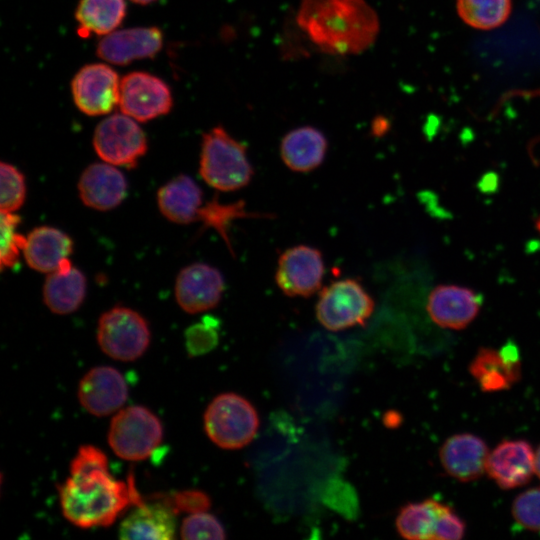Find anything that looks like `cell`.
Wrapping results in <instances>:
<instances>
[{
    "label": "cell",
    "instance_id": "obj_1",
    "mask_svg": "<svg viewBox=\"0 0 540 540\" xmlns=\"http://www.w3.org/2000/svg\"><path fill=\"white\" fill-rule=\"evenodd\" d=\"M64 517L80 528L107 527L130 505L142 503L133 476L127 482L109 473L105 453L81 446L72 459L70 477L58 487Z\"/></svg>",
    "mask_w": 540,
    "mask_h": 540
},
{
    "label": "cell",
    "instance_id": "obj_2",
    "mask_svg": "<svg viewBox=\"0 0 540 540\" xmlns=\"http://www.w3.org/2000/svg\"><path fill=\"white\" fill-rule=\"evenodd\" d=\"M297 23L321 50L354 55L368 49L379 33V20L365 0H302Z\"/></svg>",
    "mask_w": 540,
    "mask_h": 540
},
{
    "label": "cell",
    "instance_id": "obj_3",
    "mask_svg": "<svg viewBox=\"0 0 540 540\" xmlns=\"http://www.w3.org/2000/svg\"><path fill=\"white\" fill-rule=\"evenodd\" d=\"M199 173L209 186L229 192L247 186L254 169L246 145L217 126L202 137Z\"/></svg>",
    "mask_w": 540,
    "mask_h": 540
},
{
    "label": "cell",
    "instance_id": "obj_4",
    "mask_svg": "<svg viewBox=\"0 0 540 540\" xmlns=\"http://www.w3.org/2000/svg\"><path fill=\"white\" fill-rule=\"evenodd\" d=\"M204 430L209 439L227 450L249 444L259 427L255 407L243 396L228 392L216 396L207 406Z\"/></svg>",
    "mask_w": 540,
    "mask_h": 540
},
{
    "label": "cell",
    "instance_id": "obj_5",
    "mask_svg": "<svg viewBox=\"0 0 540 540\" xmlns=\"http://www.w3.org/2000/svg\"><path fill=\"white\" fill-rule=\"evenodd\" d=\"M108 444L120 458L128 461L146 459L161 443L163 426L148 408L135 405L117 412L109 426Z\"/></svg>",
    "mask_w": 540,
    "mask_h": 540
},
{
    "label": "cell",
    "instance_id": "obj_6",
    "mask_svg": "<svg viewBox=\"0 0 540 540\" xmlns=\"http://www.w3.org/2000/svg\"><path fill=\"white\" fill-rule=\"evenodd\" d=\"M374 307V300L364 286L356 279L346 278L320 291L316 317L327 330L337 332L364 325Z\"/></svg>",
    "mask_w": 540,
    "mask_h": 540
},
{
    "label": "cell",
    "instance_id": "obj_7",
    "mask_svg": "<svg viewBox=\"0 0 540 540\" xmlns=\"http://www.w3.org/2000/svg\"><path fill=\"white\" fill-rule=\"evenodd\" d=\"M150 338L146 319L131 308L115 306L99 318L98 344L106 355L115 360L138 359L147 350Z\"/></svg>",
    "mask_w": 540,
    "mask_h": 540
},
{
    "label": "cell",
    "instance_id": "obj_8",
    "mask_svg": "<svg viewBox=\"0 0 540 540\" xmlns=\"http://www.w3.org/2000/svg\"><path fill=\"white\" fill-rule=\"evenodd\" d=\"M93 146L103 161L125 168L136 167L148 148L141 127L124 113L113 114L98 124Z\"/></svg>",
    "mask_w": 540,
    "mask_h": 540
},
{
    "label": "cell",
    "instance_id": "obj_9",
    "mask_svg": "<svg viewBox=\"0 0 540 540\" xmlns=\"http://www.w3.org/2000/svg\"><path fill=\"white\" fill-rule=\"evenodd\" d=\"M325 266L320 250L308 245L286 249L278 259L275 281L289 297H309L322 284Z\"/></svg>",
    "mask_w": 540,
    "mask_h": 540
},
{
    "label": "cell",
    "instance_id": "obj_10",
    "mask_svg": "<svg viewBox=\"0 0 540 540\" xmlns=\"http://www.w3.org/2000/svg\"><path fill=\"white\" fill-rule=\"evenodd\" d=\"M119 106L122 113L145 122L167 114L173 104L168 85L146 72H131L120 81Z\"/></svg>",
    "mask_w": 540,
    "mask_h": 540
},
{
    "label": "cell",
    "instance_id": "obj_11",
    "mask_svg": "<svg viewBox=\"0 0 540 540\" xmlns=\"http://www.w3.org/2000/svg\"><path fill=\"white\" fill-rule=\"evenodd\" d=\"M71 87L76 106L86 115L108 114L119 103V78L108 65L94 63L82 67Z\"/></svg>",
    "mask_w": 540,
    "mask_h": 540
},
{
    "label": "cell",
    "instance_id": "obj_12",
    "mask_svg": "<svg viewBox=\"0 0 540 540\" xmlns=\"http://www.w3.org/2000/svg\"><path fill=\"white\" fill-rule=\"evenodd\" d=\"M220 271L206 263H193L183 268L175 283L178 305L187 313L195 314L214 308L224 292Z\"/></svg>",
    "mask_w": 540,
    "mask_h": 540
},
{
    "label": "cell",
    "instance_id": "obj_13",
    "mask_svg": "<svg viewBox=\"0 0 540 540\" xmlns=\"http://www.w3.org/2000/svg\"><path fill=\"white\" fill-rule=\"evenodd\" d=\"M480 308L481 298L475 291L452 284H441L433 288L426 303L431 320L451 330L466 328L477 317Z\"/></svg>",
    "mask_w": 540,
    "mask_h": 540
},
{
    "label": "cell",
    "instance_id": "obj_14",
    "mask_svg": "<svg viewBox=\"0 0 540 540\" xmlns=\"http://www.w3.org/2000/svg\"><path fill=\"white\" fill-rule=\"evenodd\" d=\"M77 396L86 411L95 416H107L126 402L128 387L117 369L97 366L81 378Z\"/></svg>",
    "mask_w": 540,
    "mask_h": 540
},
{
    "label": "cell",
    "instance_id": "obj_15",
    "mask_svg": "<svg viewBox=\"0 0 540 540\" xmlns=\"http://www.w3.org/2000/svg\"><path fill=\"white\" fill-rule=\"evenodd\" d=\"M486 472L502 489L528 483L535 474V452L524 440H504L489 452Z\"/></svg>",
    "mask_w": 540,
    "mask_h": 540
},
{
    "label": "cell",
    "instance_id": "obj_16",
    "mask_svg": "<svg viewBox=\"0 0 540 540\" xmlns=\"http://www.w3.org/2000/svg\"><path fill=\"white\" fill-rule=\"evenodd\" d=\"M163 34L157 27H137L114 31L97 46L101 59L117 65L154 57L162 48Z\"/></svg>",
    "mask_w": 540,
    "mask_h": 540
},
{
    "label": "cell",
    "instance_id": "obj_17",
    "mask_svg": "<svg viewBox=\"0 0 540 540\" xmlns=\"http://www.w3.org/2000/svg\"><path fill=\"white\" fill-rule=\"evenodd\" d=\"M489 450L478 436L460 433L446 439L439 457L446 473L461 481H473L486 471Z\"/></svg>",
    "mask_w": 540,
    "mask_h": 540
},
{
    "label": "cell",
    "instance_id": "obj_18",
    "mask_svg": "<svg viewBox=\"0 0 540 540\" xmlns=\"http://www.w3.org/2000/svg\"><path fill=\"white\" fill-rule=\"evenodd\" d=\"M470 373L483 391L508 389L520 378L519 353L512 344L501 349L480 348L470 364Z\"/></svg>",
    "mask_w": 540,
    "mask_h": 540
},
{
    "label": "cell",
    "instance_id": "obj_19",
    "mask_svg": "<svg viewBox=\"0 0 540 540\" xmlns=\"http://www.w3.org/2000/svg\"><path fill=\"white\" fill-rule=\"evenodd\" d=\"M78 190L86 206L107 211L123 201L127 192V182L124 175L112 164L93 163L81 174Z\"/></svg>",
    "mask_w": 540,
    "mask_h": 540
},
{
    "label": "cell",
    "instance_id": "obj_20",
    "mask_svg": "<svg viewBox=\"0 0 540 540\" xmlns=\"http://www.w3.org/2000/svg\"><path fill=\"white\" fill-rule=\"evenodd\" d=\"M176 511L166 499L152 503L142 502L125 517L119 526L120 539L175 538Z\"/></svg>",
    "mask_w": 540,
    "mask_h": 540
},
{
    "label": "cell",
    "instance_id": "obj_21",
    "mask_svg": "<svg viewBox=\"0 0 540 540\" xmlns=\"http://www.w3.org/2000/svg\"><path fill=\"white\" fill-rule=\"evenodd\" d=\"M451 510L434 499L408 503L397 515V531L409 540H441L443 525Z\"/></svg>",
    "mask_w": 540,
    "mask_h": 540
},
{
    "label": "cell",
    "instance_id": "obj_22",
    "mask_svg": "<svg viewBox=\"0 0 540 540\" xmlns=\"http://www.w3.org/2000/svg\"><path fill=\"white\" fill-rule=\"evenodd\" d=\"M328 143L325 135L313 126H301L289 131L281 140L280 155L294 172H310L325 159Z\"/></svg>",
    "mask_w": 540,
    "mask_h": 540
},
{
    "label": "cell",
    "instance_id": "obj_23",
    "mask_svg": "<svg viewBox=\"0 0 540 540\" xmlns=\"http://www.w3.org/2000/svg\"><path fill=\"white\" fill-rule=\"evenodd\" d=\"M160 212L178 224L196 222L203 205V193L196 182L187 175H179L157 192Z\"/></svg>",
    "mask_w": 540,
    "mask_h": 540
},
{
    "label": "cell",
    "instance_id": "obj_24",
    "mask_svg": "<svg viewBox=\"0 0 540 540\" xmlns=\"http://www.w3.org/2000/svg\"><path fill=\"white\" fill-rule=\"evenodd\" d=\"M72 250L73 242L66 233L54 227L41 226L27 235L23 252L30 268L50 273L68 258Z\"/></svg>",
    "mask_w": 540,
    "mask_h": 540
},
{
    "label": "cell",
    "instance_id": "obj_25",
    "mask_svg": "<svg viewBox=\"0 0 540 540\" xmlns=\"http://www.w3.org/2000/svg\"><path fill=\"white\" fill-rule=\"evenodd\" d=\"M85 294V276L74 267L68 273L50 272L43 286L45 305L51 312L59 315L76 311L84 301Z\"/></svg>",
    "mask_w": 540,
    "mask_h": 540
},
{
    "label": "cell",
    "instance_id": "obj_26",
    "mask_svg": "<svg viewBox=\"0 0 540 540\" xmlns=\"http://www.w3.org/2000/svg\"><path fill=\"white\" fill-rule=\"evenodd\" d=\"M125 14L124 0H80L75 11L78 34L107 35L122 23Z\"/></svg>",
    "mask_w": 540,
    "mask_h": 540
},
{
    "label": "cell",
    "instance_id": "obj_27",
    "mask_svg": "<svg viewBox=\"0 0 540 540\" xmlns=\"http://www.w3.org/2000/svg\"><path fill=\"white\" fill-rule=\"evenodd\" d=\"M461 20L478 30H492L502 26L509 18L512 0H456Z\"/></svg>",
    "mask_w": 540,
    "mask_h": 540
},
{
    "label": "cell",
    "instance_id": "obj_28",
    "mask_svg": "<svg viewBox=\"0 0 540 540\" xmlns=\"http://www.w3.org/2000/svg\"><path fill=\"white\" fill-rule=\"evenodd\" d=\"M271 214H260L246 211L245 203L240 200L234 203H221L218 197L202 205L197 221L202 222V228H212L225 241L228 249L232 251V244L229 240L228 229L231 223L240 218H272Z\"/></svg>",
    "mask_w": 540,
    "mask_h": 540
},
{
    "label": "cell",
    "instance_id": "obj_29",
    "mask_svg": "<svg viewBox=\"0 0 540 540\" xmlns=\"http://www.w3.org/2000/svg\"><path fill=\"white\" fill-rule=\"evenodd\" d=\"M20 223V217L13 212H1V268H12L19 259V254L24 250L27 237L17 233L16 228Z\"/></svg>",
    "mask_w": 540,
    "mask_h": 540
},
{
    "label": "cell",
    "instance_id": "obj_30",
    "mask_svg": "<svg viewBox=\"0 0 540 540\" xmlns=\"http://www.w3.org/2000/svg\"><path fill=\"white\" fill-rule=\"evenodd\" d=\"M1 173V212H14L25 201L26 186L23 174L13 165L2 162Z\"/></svg>",
    "mask_w": 540,
    "mask_h": 540
},
{
    "label": "cell",
    "instance_id": "obj_31",
    "mask_svg": "<svg viewBox=\"0 0 540 540\" xmlns=\"http://www.w3.org/2000/svg\"><path fill=\"white\" fill-rule=\"evenodd\" d=\"M182 539H225L226 533L221 522L212 514L193 513L186 517L180 528Z\"/></svg>",
    "mask_w": 540,
    "mask_h": 540
},
{
    "label": "cell",
    "instance_id": "obj_32",
    "mask_svg": "<svg viewBox=\"0 0 540 540\" xmlns=\"http://www.w3.org/2000/svg\"><path fill=\"white\" fill-rule=\"evenodd\" d=\"M512 516L522 528L540 531V488L519 494L512 504Z\"/></svg>",
    "mask_w": 540,
    "mask_h": 540
},
{
    "label": "cell",
    "instance_id": "obj_33",
    "mask_svg": "<svg viewBox=\"0 0 540 540\" xmlns=\"http://www.w3.org/2000/svg\"><path fill=\"white\" fill-rule=\"evenodd\" d=\"M217 321L212 317H204L199 323L185 331V344L190 356L207 353L218 341Z\"/></svg>",
    "mask_w": 540,
    "mask_h": 540
},
{
    "label": "cell",
    "instance_id": "obj_34",
    "mask_svg": "<svg viewBox=\"0 0 540 540\" xmlns=\"http://www.w3.org/2000/svg\"><path fill=\"white\" fill-rule=\"evenodd\" d=\"M176 513H199L207 511L211 506V499L203 491L190 489L174 493L168 499Z\"/></svg>",
    "mask_w": 540,
    "mask_h": 540
},
{
    "label": "cell",
    "instance_id": "obj_35",
    "mask_svg": "<svg viewBox=\"0 0 540 540\" xmlns=\"http://www.w3.org/2000/svg\"><path fill=\"white\" fill-rule=\"evenodd\" d=\"M387 127H388V122L386 121L385 118H382V117L376 118L372 125L373 132L376 135L383 134L386 131Z\"/></svg>",
    "mask_w": 540,
    "mask_h": 540
},
{
    "label": "cell",
    "instance_id": "obj_36",
    "mask_svg": "<svg viewBox=\"0 0 540 540\" xmlns=\"http://www.w3.org/2000/svg\"><path fill=\"white\" fill-rule=\"evenodd\" d=\"M535 474L540 478V446L535 452Z\"/></svg>",
    "mask_w": 540,
    "mask_h": 540
},
{
    "label": "cell",
    "instance_id": "obj_37",
    "mask_svg": "<svg viewBox=\"0 0 540 540\" xmlns=\"http://www.w3.org/2000/svg\"><path fill=\"white\" fill-rule=\"evenodd\" d=\"M131 1H133V2H135L137 4L146 5V4H149V3H151V2H153L155 0H131Z\"/></svg>",
    "mask_w": 540,
    "mask_h": 540
},
{
    "label": "cell",
    "instance_id": "obj_38",
    "mask_svg": "<svg viewBox=\"0 0 540 540\" xmlns=\"http://www.w3.org/2000/svg\"><path fill=\"white\" fill-rule=\"evenodd\" d=\"M536 230L540 234V216L536 220Z\"/></svg>",
    "mask_w": 540,
    "mask_h": 540
},
{
    "label": "cell",
    "instance_id": "obj_39",
    "mask_svg": "<svg viewBox=\"0 0 540 540\" xmlns=\"http://www.w3.org/2000/svg\"><path fill=\"white\" fill-rule=\"evenodd\" d=\"M534 94H535V95H540V89H539V90H537V91H535V93H534Z\"/></svg>",
    "mask_w": 540,
    "mask_h": 540
}]
</instances>
